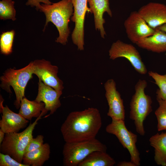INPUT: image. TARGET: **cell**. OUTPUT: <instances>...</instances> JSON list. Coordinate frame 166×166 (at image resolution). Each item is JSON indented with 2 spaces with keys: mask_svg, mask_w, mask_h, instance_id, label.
Listing matches in <instances>:
<instances>
[{
  "mask_svg": "<svg viewBox=\"0 0 166 166\" xmlns=\"http://www.w3.org/2000/svg\"><path fill=\"white\" fill-rule=\"evenodd\" d=\"M74 9L71 19L75 22V27L72 34L73 43L78 49H84V23L85 14L87 11L90 12L87 6V0H70Z\"/></svg>",
  "mask_w": 166,
  "mask_h": 166,
  "instance_id": "8fae6325",
  "label": "cell"
},
{
  "mask_svg": "<svg viewBox=\"0 0 166 166\" xmlns=\"http://www.w3.org/2000/svg\"><path fill=\"white\" fill-rule=\"evenodd\" d=\"M150 145L154 149V160L158 165L166 166V132L157 133L149 139Z\"/></svg>",
  "mask_w": 166,
  "mask_h": 166,
  "instance_id": "d6986e66",
  "label": "cell"
},
{
  "mask_svg": "<svg viewBox=\"0 0 166 166\" xmlns=\"http://www.w3.org/2000/svg\"><path fill=\"white\" fill-rule=\"evenodd\" d=\"M5 133L1 129H0V145L2 143L4 139Z\"/></svg>",
  "mask_w": 166,
  "mask_h": 166,
  "instance_id": "f1b7e54d",
  "label": "cell"
},
{
  "mask_svg": "<svg viewBox=\"0 0 166 166\" xmlns=\"http://www.w3.org/2000/svg\"><path fill=\"white\" fill-rule=\"evenodd\" d=\"M148 74L155 81V83L159 87L156 93V99L166 101V73L164 75H160L152 71H149Z\"/></svg>",
  "mask_w": 166,
  "mask_h": 166,
  "instance_id": "44dd1931",
  "label": "cell"
},
{
  "mask_svg": "<svg viewBox=\"0 0 166 166\" xmlns=\"http://www.w3.org/2000/svg\"><path fill=\"white\" fill-rule=\"evenodd\" d=\"M105 130L117 137L124 148L129 151L130 161L136 166H140V154L136 146L137 136L127 129L124 121L112 119L111 123L106 126Z\"/></svg>",
  "mask_w": 166,
  "mask_h": 166,
  "instance_id": "52a82bcc",
  "label": "cell"
},
{
  "mask_svg": "<svg viewBox=\"0 0 166 166\" xmlns=\"http://www.w3.org/2000/svg\"><path fill=\"white\" fill-rule=\"evenodd\" d=\"M39 10L44 13L45 16L43 31L48 23L52 22L56 26L59 33V37L55 42L65 45L70 32L68 25L74 11L71 0H61L50 4H42Z\"/></svg>",
  "mask_w": 166,
  "mask_h": 166,
  "instance_id": "7a4b0ae2",
  "label": "cell"
},
{
  "mask_svg": "<svg viewBox=\"0 0 166 166\" xmlns=\"http://www.w3.org/2000/svg\"><path fill=\"white\" fill-rule=\"evenodd\" d=\"M159 106L155 114L157 120V129L158 131L166 130V101L157 100Z\"/></svg>",
  "mask_w": 166,
  "mask_h": 166,
  "instance_id": "cb8c5ba5",
  "label": "cell"
},
{
  "mask_svg": "<svg viewBox=\"0 0 166 166\" xmlns=\"http://www.w3.org/2000/svg\"><path fill=\"white\" fill-rule=\"evenodd\" d=\"M38 84V93L35 100L43 102L45 110L50 111L49 115L52 114L61 106L59 98L62 93L45 85L40 79H39Z\"/></svg>",
  "mask_w": 166,
  "mask_h": 166,
  "instance_id": "9a60e30c",
  "label": "cell"
},
{
  "mask_svg": "<svg viewBox=\"0 0 166 166\" xmlns=\"http://www.w3.org/2000/svg\"><path fill=\"white\" fill-rule=\"evenodd\" d=\"M14 3L12 0H2L0 1V19H10L13 21L16 20Z\"/></svg>",
  "mask_w": 166,
  "mask_h": 166,
  "instance_id": "603a6c76",
  "label": "cell"
},
{
  "mask_svg": "<svg viewBox=\"0 0 166 166\" xmlns=\"http://www.w3.org/2000/svg\"><path fill=\"white\" fill-rule=\"evenodd\" d=\"M138 12L153 29L166 23V5L163 4L150 2L141 7Z\"/></svg>",
  "mask_w": 166,
  "mask_h": 166,
  "instance_id": "5bb4252c",
  "label": "cell"
},
{
  "mask_svg": "<svg viewBox=\"0 0 166 166\" xmlns=\"http://www.w3.org/2000/svg\"><path fill=\"white\" fill-rule=\"evenodd\" d=\"M101 125L99 110L89 108L70 113L60 130L65 142H78L95 138Z\"/></svg>",
  "mask_w": 166,
  "mask_h": 166,
  "instance_id": "6da1fadb",
  "label": "cell"
},
{
  "mask_svg": "<svg viewBox=\"0 0 166 166\" xmlns=\"http://www.w3.org/2000/svg\"><path fill=\"white\" fill-rule=\"evenodd\" d=\"M0 166H27L20 163L10 155L0 153Z\"/></svg>",
  "mask_w": 166,
  "mask_h": 166,
  "instance_id": "d4e9b609",
  "label": "cell"
},
{
  "mask_svg": "<svg viewBox=\"0 0 166 166\" xmlns=\"http://www.w3.org/2000/svg\"><path fill=\"white\" fill-rule=\"evenodd\" d=\"M1 98L0 111L2 115L0 121V129L5 133L18 132L21 129L26 126L29 122L28 120L19 113L12 111L7 105L4 106L3 100L2 98L1 97Z\"/></svg>",
  "mask_w": 166,
  "mask_h": 166,
  "instance_id": "4fadbf2b",
  "label": "cell"
},
{
  "mask_svg": "<svg viewBox=\"0 0 166 166\" xmlns=\"http://www.w3.org/2000/svg\"><path fill=\"white\" fill-rule=\"evenodd\" d=\"M50 154V146L45 143L40 147L25 153L22 163L27 166H42L49 160Z\"/></svg>",
  "mask_w": 166,
  "mask_h": 166,
  "instance_id": "e0dca14e",
  "label": "cell"
},
{
  "mask_svg": "<svg viewBox=\"0 0 166 166\" xmlns=\"http://www.w3.org/2000/svg\"><path fill=\"white\" fill-rule=\"evenodd\" d=\"M44 115L41 114L21 132L5 133L3 141L0 145V152L8 154L18 162L22 163L26 148L33 138V131L38 120Z\"/></svg>",
  "mask_w": 166,
  "mask_h": 166,
  "instance_id": "277c9868",
  "label": "cell"
},
{
  "mask_svg": "<svg viewBox=\"0 0 166 166\" xmlns=\"http://www.w3.org/2000/svg\"><path fill=\"white\" fill-rule=\"evenodd\" d=\"M32 62L22 69H7L0 77V86L7 92L11 93L10 86L14 89L16 99L14 103L16 108L20 107L21 101L25 97L26 87L29 81L33 77Z\"/></svg>",
  "mask_w": 166,
  "mask_h": 166,
  "instance_id": "5b68a950",
  "label": "cell"
},
{
  "mask_svg": "<svg viewBox=\"0 0 166 166\" xmlns=\"http://www.w3.org/2000/svg\"><path fill=\"white\" fill-rule=\"evenodd\" d=\"M106 145L97 139L66 142L63 149V164L65 166H77L93 151L106 152Z\"/></svg>",
  "mask_w": 166,
  "mask_h": 166,
  "instance_id": "8992f818",
  "label": "cell"
},
{
  "mask_svg": "<svg viewBox=\"0 0 166 166\" xmlns=\"http://www.w3.org/2000/svg\"><path fill=\"white\" fill-rule=\"evenodd\" d=\"M43 102L30 101L25 97L21 101L18 113L26 119L31 120L33 118H37L42 114H46L47 112Z\"/></svg>",
  "mask_w": 166,
  "mask_h": 166,
  "instance_id": "ac0fdd59",
  "label": "cell"
},
{
  "mask_svg": "<svg viewBox=\"0 0 166 166\" xmlns=\"http://www.w3.org/2000/svg\"><path fill=\"white\" fill-rule=\"evenodd\" d=\"M44 138L43 136L42 135H38L35 138H33L26 146L25 154L42 146L44 144Z\"/></svg>",
  "mask_w": 166,
  "mask_h": 166,
  "instance_id": "484cf974",
  "label": "cell"
},
{
  "mask_svg": "<svg viewBox=\"0 0 166 166\" xmlns=\"http://www.w3.org/2000/svg\"><path fill=\"white\" fill-rule=\"evenodd\" d=\"M41 3L48 4L52 3L49 0H27L26 5L32 7H35L36 9L38 10H39L41 6Z\"/></svg>",
  "mask_w": 166,
  "mask_h": 166,
  "instance_id": "4316f807",
  "label": "cell"
},
{
  "mask_svg": "<svg viewBox=\"0 0 166 166\" xmlns=\"http://www.w3.org/2000/svg\"><path fill=\"white\" fill-rule=\"evenodd\" d=\"M32 62L33 74L36 75L45 85L62 93L63 82L58 77V67L44 59L36 60Z\"/></svg>",
  "mask_w": 166,
  "mask_h": 166,
  "instance_id": "9c48e42d",
  "label": "cell"
},
{
  "mask_svg": "<svg viewBox=\"0 0 166 166\" xmlns=\"http://www.w3.org/2000/svg\"><path fill=\"white\" fill-rule=\"evenodd\" d=\"M105 97L109 106L107 115L112 119L124 120L125 110L123 99L117 90L116 83L112 79L105 83Z\"/></svg>",
  "mask_w": 166,
  "mask_h": 166,
  "instance_id": "7c38bea8",
  "label": "cell"
},
{
  "mask_svg": "<svg viewBox=\"0 0 166 166\" xmlns=\"http://www.w3.org/2000/svg\"><path fill=\"white\" fill-rule=\"evenodd\" d=\"M115 163L106 152L96 151L89 154L78 166H113Z\"/></svg>",
  "mask_w": 166,
  "mask_h": 166,
  "instance_id": "ffe728a7",
  "label": "cell"
},
{
  "mask_svg": "<svg viewBox=\"0 0 166 166\" xmlns=\"http://www.w3.org/2000/svg\"><path fill=\"white\" fill-rule=\"evenodd\" d=\"M109 55L112 60L121 57L126 58L140 74L144 75L147 73V69L139 53L131 44L118 40L112 44L109 50Z\"/></svg>",
  "mask_w": 166,
  "mask_h": 166,
  "instance_id": "ba28073f",
  "label": "cell"
},
{
  "mask_svg": "<svg viewBox=\"0 0 166 166\" xmlns=\"http://www.w3.org/2000/svg\"><path fill=\"white\" fill-rule=\"evenodd\" d=\"M136 44L141 48L152 52H165L166 33L156 29L153 34L140 40Z\"/></svg>",
  "mask_w": 166,
  "mask_h": 166,
  "instance_id": "2e32d148",
  "label": "cell"
},
{
  "mask_svg": "<svg viewBox=\"0 0 166 166\" xmlns=\"http://www.w3.org/2000/svg\"><path fill=\"white\" fill-rule=\"evenodd\" d=\"M156 29L161 30L166 33V23L160 26Z\"/></svg>",
  "mask_w": 166,
  "mask_h": 166,
  "instance_id": "f546056e",
  "label": "cell"
},
{
  "mask_svg": "<svg viewBox=\"0 0 166 166\" xmlns=\"http://www.w3.org/2000/svg\"><path fill=\"white\" fill-rule=\"evenodd\" d=\"M14 30L2 33L0 37V48L2 54H10L12 52V46L15 35Z\"/></svg>",
  "mask_w": 166,
  "mask_h": 166,
  "instance_id": "7402d4cb",
  "label": "cell"
},
{
  "mask_svg": "<svg viewBox=\"0 0 166 166\" xmlns=\"http://www.w3.org/2000/svg\"><path fill=\"white\" fill-rule=\"evenodd\" d=\"M118 166H136L135 164L131 161L127 162L123 161L119 162L117 164Z\"/></svg>",
  "mask_w": 166,
  "mask_h": 166,
  "instance_id": "83f0119b",
  "label": "cell"
},
{
  "mask_svg": "<svg viewBox=\"0 0 166 166\" xmlns=\"http://www.w3.org/2000/svg\"><path fill=\"white\" fill-rule=\"evenodd\" d=\"M147 85L145 80H138L135 85V93L130 103L129 118L134 121L136 131L141 136H144L145 133L144 121L152 111L151 98L144 92Z\"/></svg>",
  "mask_w": 166,
  "mask_h": 166,
  "instance_id": "3957f363",
  "label": "cell"
},
{
  "mask_svg": "<svg viewBox=\"0 0 166 166\" xmlns=\"http://www.w3.org/2000/svg\"><path fill=\"white\" fill-rule=\"evenodd\" d=\"M124 25L128 38L135 44L140 40L153 34L155 30L136 11L130 14L125 21Z\"/></svg>",
  "mask_w": 166,
  "mask_h": 166,
  "instance_id": "30bf717a",
  "label": "cell"
}]
</instances>
